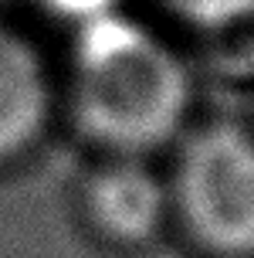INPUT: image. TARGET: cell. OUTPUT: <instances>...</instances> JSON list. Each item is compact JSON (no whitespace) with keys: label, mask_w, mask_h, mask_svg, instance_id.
<instances>
[{"label":"cell","mask_w":254,"mask_h":258,"mask_svg":"<svg viewBox=\"0 0 254 258\" xmlns=\"http://www.w3.org/2000/svg\"><path fill=\"white\" fill-rule=\"evenodd\" d=\"M58 99L99 153L156 156L190 126L193 72L163 34L122 7L71 27Z\"/></svg>","instance_id":"obj_1"},{"label":"cell","mask_w":254,"mask_h":258,"mask_svg":"<svg viewBox=\"0 0 254 258\" xmlns=\"http://www.w3.org/2000/svg\"><path fill=\"white\" fill-rule=\"evenodd\" d=\"M173 228L210 258H254V133L237 119L187 126L166 170Z\"/></svg>","instance_id":"obj_2"},{"label":"cell","mask_w":254,"mask_h":258,"mask_svg":"<svg viewBox=\"0 0 254 258\" xmlns=\"http://www.w3.org/2000/svg\"><path fill=\"white\" fill-rule=\"evenodd\" d=\"M78 214L99 245L139 255L173 228L166 173L152 156L99 153L78 183Z\"/></svg>","instance_id":"obj_3"},{"label":"cell","mask_w":254,"mask_h":258,"mask_svg":"<svg viewBox=\"0 0 254 258\" xmlns=\"http://www.w3.org/2000/svg\"><path fill=\"white\" fill-rule=\"evenodd\" d=\"M58 109V75L38 44L0 11V167L34 153L54 126Z\"/></svg>","instance_id":"obj_4"},{"label":"cell","mask_w":254,"mask_h":258,"mask_svg":"<svg viewBox=\"0 0 254 258\" xmlns=\"http://www.w3.org/2000/svg\"><path fill=\"white\" fill-rule=\"evenodd\" d=\"M173 21L190 27L197 38H210L254 14V0H159Z\"/></svg>","instance_id":"obj_5"},{"label":"cell","mask_w":254,"mask_h":258,"mask_svg":"<svg viewBox=\"0 0 254 258\" xmlns=\"http://www.w3.org/2000/svg\"><path fill=\"white\" fill-rule=\"evenodd\" d=\"M203 41L210 44V51H214L210 61L220 75L234 78V82H251L254 78V14Z\"/></svg>","instance_id":"obj_6"},{"label":"cell","mask_w":254,"mask_h":258,"mask_svg":"<svg viewBox=\"0 0 254 258\" xmlns=\"http://www.w3.org/2000/svg\"><path fill=\"white\" fill-rule=\"evenodd\" d=\"M27 4L64 27L89 24L95 17H105V14H115L126 7V0H27Z\"/></svg>","instance_id":"obj_7"},{"label":"cell","mask_w":254,"mask_h":258,"mask_svg":"<svg viewBox=\"0 0 254 258\" xmlns=\"http://www.w3.org/2000/svg\"><path fill=\"white\" fill-rule=\"evenodd\" d=\"M7 4H11V0H0V11H4V7H7Z\"/></svg>","instance_id":"obj_8"}]
</instances>
